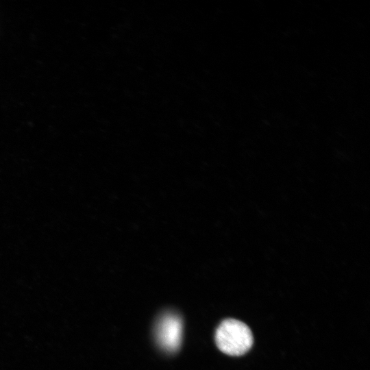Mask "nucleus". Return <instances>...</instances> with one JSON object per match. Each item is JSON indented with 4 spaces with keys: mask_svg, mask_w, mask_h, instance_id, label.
Masks as SVG:
<instances>
[{
    "mask_svg": "<svg viewBox=\"0 0 370 370\" xmlns=\"http://www.w3.org/2000/svg\"><path fill=\"white\" fill-rule=\"evenodd\" d=\"M215 341L222 352L230 356H241L251 348L253 336L245 323L227 319L223 321L217 328Z\"/></svg>",
    "mask_w": 370,
    "mask_h": 370,
    "instance_id": "nucleus-1",
    "label": "nucleus"
},
{
    "mask_svg": "<svg viewBox=\"0 0 370 370\" xmlns=\"http://www.w3.org/2000/svg\"><path fill=\"white\" fill-rule=\"evenodd\" d=\"M156 339L165 351H176L182 341V323L175 314L166 313L162 316L156 325Z\"/></svg>",
    "mask_w": 370,
    "mask_h": 370,
    "instance_id": "nucleus-2",
    "label": "nucleus"
}]
</instances>
